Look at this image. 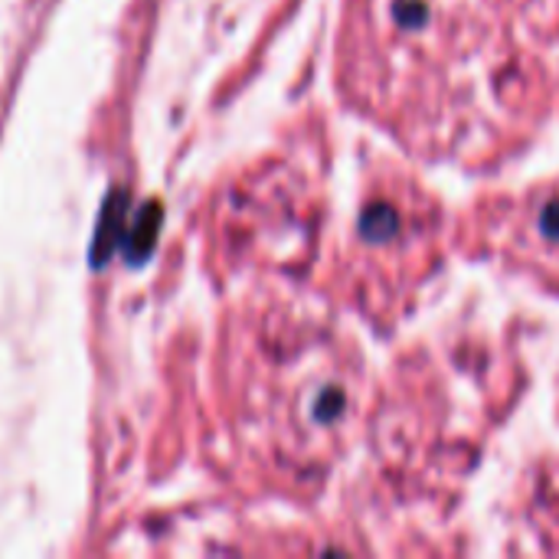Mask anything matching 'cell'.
<instances>
[{"instance_id":"obj_1","label":"cell","mask_w":559,"mask_h":559,"mask_svg":"<svg viewBox=\"0 0 559 559\" xmlns=\"http://www.w3.org/2000/svg\"><path fill=\"white\" fill-rule=\"evenodd\" d=\"M550 0H350L354 95L426 154L481 147L534 88Z\"/></svg>"},{"instance_id":"obj_2","label":"cell","mask_w":559,"mask_h":559,"mask_svg":"<svg viewBox=\"0 0 559 559\" xmlns=\"http://www.w3.org/2000/svg\"><path fill=\"white\" fill-rule=\"evenodd\" d=\"M508 246L537 272L559 275V183L527 190L508 210Z\"/></svg>"},{"instance_id":"obj_3","label":"cell","mask_w":559,"mask_h":559,"mask_svg":"<svg viewBox=\"0 0 559 559\" xmlns=\"http://www.w3.org/2000/svg\"><path fill=\"white\" fill-rule=\"evenodd\" d=\"M131 197L128 190H111L98 210V223H95V233H92V249H88V265L92 269H102L111 262V255L121 249L124 242V233H128V219H131Z\"/></svg>"},{"instance_id":"obj_4","label":"cell","mask_w":559,"mask_h":559,"mask_svg":"<svg viewBox=\"0 0 559 559\" xmlns=\"http://www.w3.org/2000/svg\"><path fill=\"white\" fill-rule=\"evenodd\" d=\"M160 223H164V206H160V203H154V200H151V203H144V206L131 216L128 233H124V242H121L128 265L141 269V265L154 255V249H157V236H160Z\"/></svg>"}]
</instances>
